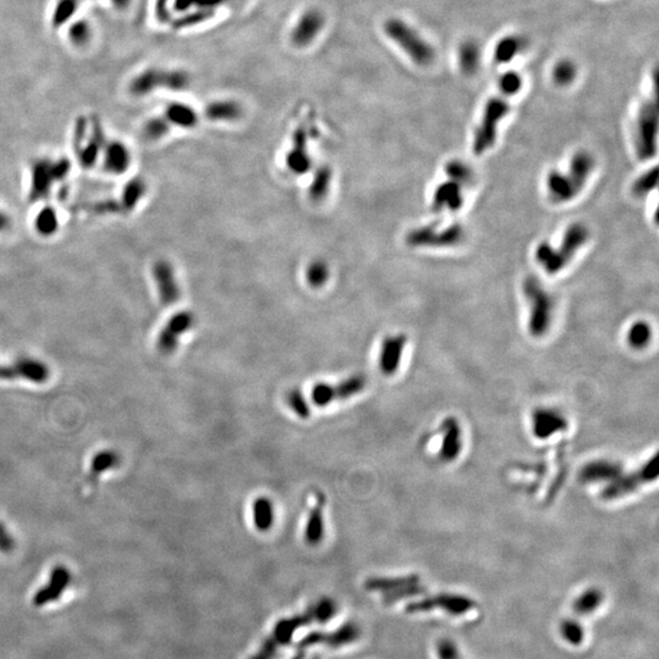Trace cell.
Returning <instances> with one entry per match:
<instances>
[{
    "label": "cell",
    "instance_id": "1",
    "mask_svg": "<svg viewBox=\"0 0 659 659\" xmlns=\"http://www.w3.org/2000/svg\"><path fill=\"white\" fill-rule=\"evenodd\" d=\"M595 169V158L586 150H580L570 160L569 170H558L548 174L546 185L548 197L555 203H567L575 198L583 190Z\"/></svg>",
    "mask_w": 659,
    "mask_h": 659
},
{
    "label": "cell",
    "instance_id": "2",
    "mask_svg": "<svg viewBox=\"0 0 659 659\" xmlns=\"http://www.w3.org/2000/svg\"><path fill=\"white\" fill-rule=\"evenodd\" d=\"M590 231L586 226L575 222L565 231L564 237L558 248H555L548 242L538 244L536 260L548 274L555 275L569 264L575 253L586 243Z\"/></svg>",
    "mask_w": 659,
    "mask_h": 659
},
{
    "label": "cell",
    "instance_id": "3",
    "mask_svg": "<svg viewBox=\"0 0 659 659\" xmlns=\"http://www.w3.org/2000/svg\"><path fill=\"white\" fill-rule=\"evenodd\" d=\"M523 289L530 308L528 332L533 337H542L551 327L555 312V298L540 280L533 276L525 279Z\"/></svg>",
    "mask_w": 659,
    "mask_h": 659
},
{
    "label": "cell",
    "instance_id": "4",
    "mask_svg": "<svg viewBox=\"0 0 659 659\" xmlns=\"http://www.w3.org/2000/svg\"><path fill=\"white\" fill-rule=\"evenodd\" d=\"M70 170L71 163L68 158L37 159L31 165L28 199L40 202L48 198L54 185L63 182Z\"/></svg>",
    "mask_w": 659,
    "mask_h": 659
},
{
    "label": "cell",
    "instance_id": "5",
    "mask_svg": "<svg viewBox=\"0 0 659 659\" xmlns=\"http://www.w3.org/2000/svg\"><path fill=\"white\" fill-rule=\"evenodd\" d=\"M384 31L416 65L426 66L433 63L435 56L433 47L401 18H389L384 23Z\"/></svg>",
    "mask_w": 659,
    "mask_h": 659
},
{
    "label": "cell",
    "instance_id": "6",
    "mask_svg": "<svg viewBox=\"0 0 659 659\" xmlns=\"http://www.w3.org/2000/svg\"><path fill=\"white\" fill-rule=\"evenodd\" d=\"M512 95L500 90L498 95L488 100L483 109V118L474 132L473 152L476 155L485 154L496 143L498 123L506 118L509 111V100Z\"/></svg>",
    "mask_w": 659,
    "mask_h": 659
},
{
    "label": "cell",
    "instance_id": "7",
    "mask_svg": "<svg viewBox=\"0 0 659 659\" xmlns=\"http://www.w3.org/2000/svg\"><path fill=\"white\" fill-rule=\"evenodd\" d=\"M188 86L190 75L185 71L152 68L133 77L128 88L135 97H145L158 90L180 92Z\"/></svg>",
    "mask_w": 659,
    "mask_h": 659
},
{
    "label": "cell",
    "instance_id": "8",
    "mask_svg": "<svg viewBox=\"0 0 659 659\" xmlns=\"http://www.w3.org/2000/svg\"><path fill=\"white\" fill-rule=\"evenodd\" d=\"M658 135V104L657 99H648L641 105L637 114L635 126V148L639 159L653 158L657 152Z\"/></svg>",
    "mask_w": 659,
    "mask_h": 659
},
{
    "label": "cell",
    "instance_id": "9",
    "mask_svg": "<svg viewBox=\"0 0 659 659\" xmlns=\"http://www.w3.org/2000/svg\"><path fill=\"white\" fill-rule=\"evenodd\" d=\"M659 474L658 454L646 461L640 469L634 471L631 474L620 475L617 479L610 481L605 490L600 493L605 501H615L618 498L627 496L629 493L635 492L637 488L645 483L655 481Z\"/></svg>",
    "mask_w": 659,
    "mask_h": 659
},
{
    "label": "cell",
    "instance_id": "10",
    "mask_svg": "<svg viewBox=\"0 0 659 659\" xmlns=\"http://www.w3.org/2000/svg\"><path fill=\"white\" fill-rule=\"evenodd\" d=\"M86 122L80 120L77 123L75 135H73V148L76 153V158L82 169H92L95 167L97 162L102 157V152L107 145L104 131L102 130L98 120H95L92 125V133L86 140Z\"/></svg>",
    "mask_w": 659,
    "mask_h": 659
},
{
    "label": "cell",
    "instance_id": "11",
    "mask_svg": "<svg viewBox=\"0 0 659 659\" xmlns=\"http://www.w3.org/2000/svg\"><path fill=\"white\" fill-rule=\"evenodd\" d=\"M464 227L452 224L438 230V225L421 226L406 235V243L411 247H452L464 240Z\"/></svg>",
    "mask_w": 659,
    "mask_h": 659
},
{
    "label": "cell",
    "instance_id": "12",
    "mask_svg": "<svg viewBox=\"0 0 659 659\" xmlns=\"http://www.w3.org/2000/svg\"><path fill=\"white\" fill-rule=\"evenodd\" d=\"M476 602L469 597L454 593H440L436 596L425 597L423 600L411 602L406 607V613L414 615L433 610H442L452 615H461L474 610Z\"/></svg>",
    "mask_w": 659,
    "mask_h": 659
},
{
    "label": "cell",
    "instance_id": "13",
    "mask_svg": "<svg viewBox=\"0 0 659 659\" xmlns=\"http://www.w3.org/2000/svg\"><path fill=\"white\" fill-rule=\"evenodd\" d=\"M195 325V316L191 310H180L170 316L157 337L159 352L164 356L172 354L179 347L181 336L193 329Z\"/></svg>",
    "mask_w": 659,
    "mask_h": 659
},
{
    "label": "cell",
    "instance_id": "14",
    "mask_svg": "<svg viewBox=\"0 0 659 659\" xmlns=\"http://www.w3.org/2000/svg\"><path fill=\"white\" fill-rule=\"evenodd\" d=\"M152 275L158 292L159 301L164 307H171L180 301V284L177 280L176 271L171 262L167 259H159L154 262Z\"/></svg>",
    "mask_w": 659,
    "mask_h": 659
},
{
    "label": "cell",
    "instance_id": "15",
    "mask_svg": "<svg viewBox=\"0 0 659 659\" xmlns=\"http://www.w3.org/2000/svg\"><path fill=\"white\" fill-rule=\"evenodd\" d=\"M49 375L48 365L36 358H18L10 365H0V380L23 379L33 384H44Z\"/></svg>",
    "mask_w": 659,
    "mask_h": 659
},
{
    "label": "cell",
    "instance_id": "16",
    "mask_svg": "<svg viewBox=\"0 0 659 659\" xmlns=\"http://www.w3.org/2000/svg\"><path fill=\"white\" fill-rule=\"evenodd\" d=\"M325 26V16L320 10L310 9L301 15L291 32V41L296 47L304 48L312 44Z\"/></svg>",
    "mask_w": 659,
    "mask_h": 659
},
{
    "label": "cell",
    "instance_id": "17",
    "mask_svg": "<svg viewBox=\"0 0 659 659\" xmlns=\"http://www.w3.org/2000/svg\"><path fill=\"white\" fill-rule=\"evenodd\" d=\"M286 167L294 175H304L310 171L312 158L308 153V133L304 127H297L292 135V148L286 154Z\"/></svg>",
    "mask_w": 659,
    "mask_h": 659
},
{
    "label": "cell",
    "instance_id": "18",
    "mask_svg": "<svg viewBox=\"0 0 659 659\" xmlns=\"http://www.w3.org/2000/svg\"><path fill=\"white\" fill-rule=\"evenodd\" d=\"M100 158L103 170L109 175L120 176L128 171V169L131 167V150L120 140L107 142Z\"/></svg>",
    "mask_w": 659,
    "mask_h": 659
},
{
    "label": "cell",
    "instance_id": "19",
    "mask_svg": "<svg viewBox=\"0 0 659 659\" xmlns=\"http://www.w3.org/2000/svg\"><path fill=\"white\" fill-rule=\"evenodd\" d=\"M568 421L560 411L550 408H538L533 414V433L535 437L547 440L564 431Z\"/></svg>",
    "mask_w": 659,
    "mask_h": 659
},
{
    "label": "cell",
    "instance_id": "20",
    "mask_svg": "<svg viewBox=\"0 0 659 659\" xmlns=\"http://www.w3.org/2000/svg\"><path fill=\"white\" fill-rule=\"evenodd\" d=\"M406 344V334H392L385 337L381 344L379 358L380 370L382 374L392 376L397 373Z\"/></svg>",
    "mask_w": 659,
    "mask_h": 659
},
{
    "label": "cell",
    "instance_id": "21",
    "mask_svg": "<svg viewBox=\"0 0 659 659\" xmlns=\"http://www.w3.org/2000/svg\"><path fill=\"white\" fill-rule=\"evenodd\" d=\"M464 186L458 183L456 181L449 180L438 185L435 190L431 208L435 212H441L443 210L457 212L463 207L464 197H463Z\"/></svg>",
    "mask_w": 659,
    "mask_h": 659
},
{
    "label": "cell",
    "instance_id": "22",
    "mask_svg": "<svg viewBox=\"0 0 659 659\" xmlns=\"http://www.w3.org/2000/svg\"><path fill=\"white\" fill-rule=\"evenodd\" d=\"M623 474V466L618 461L600 459L587 463L579 478L585 483H610Z\"/></svg>",
    "mask_w": 659,
    "mask_h": 659
},
{
    "label": "cell",
    "instance_id": "23",
    "mask_svg": "<svg viewBox=\"0 0 659 659\" xmlns=\"http://www.w3.org/2000/svg\"><path fill=\"white\" fill-rule=\"evenodd\" d=\"M461 428L458 420L449 416L442 423V443L440 448V458L443 461H456L461 454Z\"/></svg>",
    "mask_w": 659,
    "mask_h": 659
},
{
    "label": "cell",
    "instance_id": "24",
    "mask_svg": "<svg viewBox=\"0 0 659 659\" xmlns=\"http://www.w3.org/2000/svg\"><path fill=\"white\" fill-rule=\"evenodd\" d=\"M71 580V575L65 567L58 565L50 573V579L48 584L43 588L37 592L36 596L33 598V603L37 607L47 605L52 600H56L60 595L63 593Z\"/></svg>",
    "mask_w": 659,
    "mask_h": 659
},
{
    "label": "cell",
    "instance_id": "25",
    "mask_svg": "<svg viewBox=\"0 0 659 659\" xmlns=\"http://www.w3.org/2000/svg\"><path fill=\"white\" fill-rule=\"evenodd\" d=\"M242 115L243 109L236 100H215L204 109L205 119L214 122L238 121Z\"/></svg>",
    "mask_w": 659,
    "mask_h": 659
},
{
    "label": "cell",
    "instance_id": "26",
    "mask_svg": "<svg viewBox=\"0 0 659 659\" xmlns=\"http://www.w3.org/2000/svg\"><path fill=\"white\" fill-rule=\"evenodd\" d=\"M171 127H179L183 130L195 128L199 122V115L193 107L175 102L169 104L163 115Z\"/></svg>",
    "mask_w": 659,
    "mask_h": 659
},
{
    "label": "cell",
    "instance_id": "27",
    "mask_svg": "<svg viewBox=\"0 0 659 659\" xmlns=\"http://www.w3.org/2000/svg\"><path fill=\"white\" fill-rule=\"evenodd\" d=\"M148 192V183L143 177H133L127 181L121 191V197L119 198L122 205L123 214L135 212L140 202Z\"/></svg>",
    "mask_w": 659,
    "mask_h": 659
},
{
    "label": "cell",
    "instance_id": "28",
    "mask_svg": "<svg viewBox=\"0 0 659 659\" xmlns=\"http://www.w3.org/2000/svg\"><path fill=\"white\" fill-rule=\"evenodd\" d=\"M119 461H120V457L118 456L116 452L107 449V451L97 453L90 461V471L86 479L87 486H90V490H95L100 476L107 473L108 470L115 468L119 464Z\"/></svg>",
    "mask_w": 659,
    "mask_h": 659
},
{
    "label": "cell",
    "instance_id": "29",
    "mask_svg": "<svg viewBox=\"0 0 659 659\" xmlns=\"http://www.w3.org/2000/svg\"><path fill=\"white\" fill-rule=\"evenodd\" d=\"M241 0H175V9L176 11H188L193 10L195 14L190 16V21H187L186 25H190L191 20L197 16L202 21L207 15L215 11L217 8H222L225 5L232 4V3H238Z\"/></svg>",
    "mask_w": 659,
    "mask_h": 659
},
{
    "label": "cell",
    "instance_id": "30",
    "mask_svg": "<svg viewBox=\"0 0 659 659\" xmlns=\"http://www.w3.org/2000/svg\"><path fill=\"white\" fill-rule=\"evenodd\" d=\"M332 169L329 165H320L313 175L312 182L308 188V197L313 203H321L327 198L332 182Z\"/></svg>",
    "mask_w": 659,
    "mask_h": 659
},
{
    "label": "cell",
    "instance_id": "31",
    "mask_svg": "<svg viewBox=\"0 0 659 659\" xmlns=\"http://www.w3.org/2000/svg\"><path fill=\"white\" fill-rule=\"evenodd\" d=\"M324 506H325V497L319 493L316 496V504L310 510L307 528H306V541L310 546L319 545L324 538V519H322Z\"/></svg>",
    "mask_w": 659,
    "mask_h": 659
},
{
    "label": "cell",
    "instance_id": "32",
    "mask_svg": "<svg viewBox=\"0 0 659 659\" xmlns=\"http://www.w3.org/2000/svg\"><path fill=\"white\" fill-rule=\"evenodd\" d=\"M419 575L411 574L398 578H370L365 581V590L368 591L389 592L397 590L399 587L409 586L419 584Z\"/></svg>",
    "mask_w": 659,
    "mask_h": 659
},
{
    "label": "cell",
    "instance_id": "33",
    "mask_svg": "<svg viewBox=\"0 0 659 659\" xmlns=\"http://www.w3.org/2000/svg\"><path fill=\"white\" fill-rule=\"evenodd\" d=\"M523 45H524V41L519 36L510 35V36L502 38L495 48V54H493L495 61L500 65L510 63L521 52Z\"/></svg>",
    "mask_w": 659,
    "mask_h": 659
},
{
    "label": "cell",
    "instance_id": "34",
    "mask_svg": "<svg viewBox=\"0 0 659 659\" xmlns=\"http://www.w3.org/2000/svg\"><path fill=\"white\" fill-rule=\"evenodd\" d=\"M35 230L42 237H52L59 230V217L58 212L52 207L42 208L35 217Z\"/></svg>",
    "mask_w": 659,
    "mask_h": 659
},
{
    "label": "cell",
    "instance_id": "35",
    "mask_svg": "<svg viewBox=\"0 0 659 659\" xmlns=\"http://www.w3.org/2000/svg\"><path fill=\"white\" fill-rule=\"evenodd\" d=\"M306 281L313 289H320L327 285L331 276L329 264L322 259H313L306 267Z\"/></svg>",
    "mask_w": 659,
    "mask_h": 659
},
{
    "label": "cell",
    "instance_id": "36",
    "mask_svg": "<svg viewBox=\"0 0 659 659\" xmlns=\"http://www.w3.org/2000/svg\"><path fill=\"white\" fill-rule=\"evenodd\" d=\"M254 524L259 531L270 530L274 523V507L267 497H260L253 504Z\"/></svg>",
    "mask_w": 659,
    "mask_h": 659
},
{
    "label": "cell",
    "instance_id": "37",
    "mask_svg": "<svg viewBox=\"0 0 659 659\" xmlns=\"http://www.w3.org/2000/svg\"><path fill=\"white\" fill-rule=\"evenodd\" d=\"M171 128L170 123L164 116H154L145 122L140 135L145 142L154 143L165 138L169 132L171 131Z\"/></svg>",
    "mask_w": 659,
    "mask_h": 659
},
{
    "label": "cell",
    "instance_id": "38",
    "mask_svg": "<svg viewBox=\"0 0 659 659\" xmlns=\"http://www.w3.org/2000/svg\"><path fill=\"white\" fill-rule=\"evenodd\" d=\"M480 59H481V54H480L479 45L475 42L466 41L461 45L459 65L463 73L466 75H473L479 68Z\"/></svg>",
    "mask_w": 659,
    "mask_h": 659
},
{
    "label": "cell",
    "instance_id": "39",
    "mask_svg": "<svg viewBox=\"0 0 659 659\" xmlns=\"http://www.w3.org/2000/svg\"><path fill=\"white\" fill-rule=\"evenodd\" d=\"M603 592L597 587L587 588L574 602V610L578 615H586L593 613L603 602Z\"/></svg>",
    "mask_w": 659,
    "mask_h": 659
},
{
    "label": "cell",
    "instance_id": "40",
    "mask_svg": "<svg viewBox=\"0 0 659 659\" xmlns=\"http://www.w3.org/2000/svg\"><path fill=\"white\" fill-rule=\"evenodd\" d=\"M82 1L83 0H58L52 15V25L54 28H60L68 23L76 14Z\"/></svg>",
    "mask_w": 659,
    "mask_h": 659
},
{
    "label": "cell",
    "instance_id": "41",
    "mask_svg": "<svg viewBox=\"0 0 659 659\" xmlns=\"http://www.w3.org/2000/svg\"><path fill=\"white\" fill-rule=\"evenodd\" d=\"M366 379L364 375H353L334 386V399H347L365 389Z\"/></svg>",
    "mask_w": 659,
    "mask_h": 659
},
{
    "label": "cell",
    "instance_id": "42",
    "mask_svg": "<svg viewBox=\"0 0 659 659\" xmlns=\"http://www.w3.org/2000/svg\"><path fill=\"white\" fill-rule=\"evenodd\" d=\"M652 339L651 326L645 321H637L629 329L627 341L634 349H643L650 344Z\"/></svg>",
    "mask_w": 659,
    "mask_h": 659
},
{
    "label": "cell",
    "instance_id": "43",
    "mask_svg": "<svg viewBox=\"0 0 659 659\" xmlns=\"http://www.w3.org/2000/svg\"><path fill=\"white\" fill-rule=\"evenodd\" d=\"M82 209L86 210L87 212H90V214L99 215V217L116 215V214L121 215V214H123L120 200L115 198L103 199V200H98V202H93V203L85 204V205H82Z\"/></svg>",
    "mask_w": 659,
    "mask_h": 659
},
{
    "label": "cell",
    "instance_id": "44",
    "mask_svg": "<svg viewBox=\"0 0 659 659\" xmlns=\"http://www.w3.org/2000/svg\"><path fill=\"white\" fill-rule=\"evenodd\" d=\"M560 635L565 641L573 646H580L585 639L583 625L575 619H565L560 623Z\"/></svg>",
    "mask_w": 659,
    "mask_h": 659
},
{
    "label": "cell",
    "instance_id": "45",
    "mask_svg": "<svg viewBox=\"0 0 659 659\" xmlns=\"http://www.w3.org/2000/svg\"><path fill=\"white\" fill-rule=\"evenodd\" d=\"M445 170L451 180L456 181L461 186H469L473 183L474 172L470 169L469 165L461 163L459 160H452L451 163L446 165Z\"/></svg>",
    "mask_w": 659,
    "mask_h": 659
},
{
    "label": "cell",
    "instance_id": "46",
    "mask_svg": "<svg viewBox=\"0 0 659 659\" xmlns=\"http://www.w3.org/2000/svg\"><path fill=\"white\" fill-rule=\"evenodd\" d=\"M578 75L576 65L572 60H560L553 68V80L558 86H568Z\"/></svg>",
    "mask_w": 659,
    "mask_h": 659
},
{
    "label": "cell",
    "instance_id": "47",
    "mask_svg": "<svg viewBox=\"0 0 659 659\" xmlns=\"http://www.w3.org/2000/svg\"><path fill=\"white\" fill-rule=\"evenodd\" d=\"M658 170L657 167H653L650 171L645 172L643 175L639 177L634 185H632V193L637 197H645L648 195L651 191H653L658 182Z\"/></svg>",
    "mask_w": 659,
    "mask_h": 659
},
{
    "label": "cell",
    "instance_id": "48",
    "mask_svg": "<svg viewBox=\"0 0 659 659\" xmlns=\"http://www.w3.org/2000/svg\"><path fill=\"white\" fill-rule=\"evenodd\" d=\"M425 591H426V588L424 586H421L420 584H414V585L399 587L397 590L386 592L382 596V600H384L385 605H393V603L404 600V598L419 596L421 593H424Z\"/></svg>",
    "mask_w": 659,
    "mask_h": 659
},
{
    "label": "cell",
    "instance_id": "49",
    "mask_svg": "<svg viewBox=\"0 0 659 659\" xmlns=\"http://www.w3.org/2000/svg\"><path fill=\"white\" fill-rule=\"evenodd\" d=\"M92 38V30L86 20H78L73 23L68 30V40L76 47L86 45Z\"/></svg>",
    "mask_w": 659,
    "mask_h": 659
},
{
    "label": "cell",
    "instance_id": "50",
    "mask_svg": "<svg viewBox=\"0 0 659 659\" xmlns=\"http://www.w3.org/2000/svg\"><path fill=\"white\" fill-rule=\"evenodd\" d=\"M358 636H359V629L353 624H348L332 635H327L325 639L330 645L337 647V646L346 645V643L354 641Z\"/></svg>",
    "mask_w": 659,
    "mask_h": 659
},
{
    "label": "cell",
    "instance_id": "51",
    "mask_svg": "<svg viewBox=\"0 0 659 659\" xmlns=\"http://www.w3.org/2000/svg\"><path fill=\"white\" fill-rule=\"evenodd\" d=\"M521 85H523L521 76L515 71H507V73L502 75L500 81H498L500 90L504 92L507 95H512V97L516 95V93H519V90H521Z\"/></svg>",
    "mask_w": 659,
    "mask_h": 659
},
{
    "label": "cell",
    "instance_id": "52",
    "mask_svg": "<svg viewBox=\"0 0 659 659\" xmlns=\"http://www.w3.org/2000/svg\"><path fill=\"white\" fill-rule=\"evenodd\" d=\"M287 403L299 418L307 419L310 416V409H309L307 401L299 389H294L289 391L287 394Z\"/></svg>",
    "mask_w": 659,
    "mask_h": 659
},
{
    "label": "cell",
    "instance_id": "53",
    "mask_svg": "<svg viewBox=\"0 0 659 659\" xmlns=\"http://www.w3.org/2000/svg\"><path fill=\"white\" fill-rule=\"evenodd\" d=\"M312 399L315 406H329L330 403L334 399V386L325 384V382L315 385L313 389Z\"/></svg>",
    "mask_w": 659,
    "mask_h": 659
},
{
    "label": "cell",
    "instance_id": "54",
    "mask_svg": "<svg viewBox=\"0 0 659 659\" xmlns=\"http://www.w3.org/2000/svg\"><path fill=\"white\" fill-rule=\"evenodd\" d=\"M310 610H312L313 617L315 620L324 623V622H327L334 617V613H336V605H334V600H330V598H324L320 602H318V605L313 607Z\"/></svg>",
    "mask_w": 659,
    "mask_h": 659
},
{
    "label": "cell",
    "instance_id": "55",
    "mask_svg": "<svg viewBox=\"0 0 659 659\" xmlns=\"http://www.w3.org/2000/svg\"><path fill=\"white\" fill-rule=\"evenodd\" d=\"M437 653L440 659H461L456 643L448 639H443L438 642Z\"/></svg>",
    "mask_w": 659,
    "mask_h": 659
},
{
    "label": "cell",
    "instance_id": "56",
    "mask_svg": "<svg viewBox=\"0 0 659 659\" xmlns=\"http://www.w3.org/2000/svg\"><path fill=\"white\" fill-rule=\"evenodd\" d=\"M14 538L10 535L6 526L0 521V552L9 553L14 550Z\"/></svg>",
    "mask_w": 659,
    "mask_h": 659
},
{
    "label": "cell",
    "instance_id": "57",
    "mask_svg": "<svg viewBox=\"0 0 659 659\" xmlns=\"http://www.w3.org/2000/svg\"><path fill=\"white\" fill-rule=\"evenodd\" d=\"M276 645L275 642L272 640H267V643L262 647V650L258 653V655H255L253 659H272L274 655L276 653Z\"/></svg>",
    "mask_w": 659,
    "mask_h": 659
},
{
    "label": "cell",
    "instance_id": "58",
    "mask_svg": "<svg viewBox=\"0 0 659 659\" xmlns=\"http://www.w3.org/2000/svg\"><path fill=\"white\" fill-rule=\"evenodd\" d=\"M11 226H13V220L9 217V214H6L0 209V235L4 234L6 231H9Z\"/></svg>",
    "mask_w": 659,
    "mask_h": 659
},
{
    "label": "cell",
    "instance_id": "59",
    "mask_svg": "<svg viewBox=\"0 0 659 659\" xmlns=\"http://www.w3.org/2000/svg\"><path fill=\"white\" fill-rule=\"evenodd\" d=\"M118 9H126L131 4V0H110Z\"/></svg>",
    "mask_w": 659,
    "mask_h": 659
},
{
    "label": "cell",
    "instance_id": "60",
    "mask_svg": "<svg viewBox=\"0 0 659 659\" xmlns=\"http://www.w3.org/2000/svg\"><path fill=\"white\" fill-rule=\"evenodd\" d=\"M296 659H301V658H298V657H297V658H296Z\"/></svg>",
    "mask_w": 659,
    "mask_h": 659
},
{
    "label": "cell",
    "instance_id": "61",
    "mask_svg": "<svg viewBox=\"0 0 659 659\" xmlns=\"http://www.w3.org/2000/svg\"><path fill=\"white\" fill-rule=\"evenodd\" d=\"M83 1H85V0H83Z\"/></svg>",
    "mask_w": 659,
    "mask_h": 659
}]
</instances>
